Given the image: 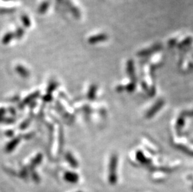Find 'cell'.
<instances>
[{"mask_svg":"<svg viewBox=\"0 0 193 192\" xmlns=\"http://www.w3.org/2000/svg\"><path fill=\"white\" fill-rule=\"evenodd\" d=\"M117 156L113 155L111 156L109 168V181L111 184H115L117 181L116 168H117Z\"/></svg>","mask_w":193,"mask_h":192,"instance_id":"cell-1","label":"cell"},{"mask_svg":"<svg viewBox=\"0 0 193 192\" xmlns=\"http://www.w3.org/2000/svg\"><path fill=\"white\" fill-rule=\"evenodd\" d=\"M108 39V36L106 34H99L92 36L88 38V42L90 44H94L98 43L105 41Z\"/></svg>","mask_w":193,"mask_h":192,"instance_id":"cell-2","label":"cell"},{"mask_svg":"<svg viewBox=\"0 0 193 192\" xmlns=\"http://www.w3.org/2000/svg\"><path fill=\"white\" fill-rule=\"evenodd\" d=\"M79 176L78 175L73 171H66L64 175V179L66 181L70 183H76L79 181Z\"/></svg>","mask_w":193,"mask_h":192,"instance_id":"cell-3","label":"cell"},{"mask_svg":"<svg viewBox=\"0 0 193 192\" xmlns=\"http://www.w3.org/2000/svg\"><path fill=\"white\" fill-rule=\"evenodd\" d=\"M20 138L19 137H17V138H13L7 146V148H6V150L8 152H11L15 147L18 144V143L20 142Z\"/></svg>","mask_w":193,"mask_h":192,"instance_id":"cell-4","label":"cell"},{"mask_svg":"<svg viewBox=\"0 0 193 192\" xmlns=\"http://www.w3.org/2000/svg\"><path fill=\"white\" fill-rule=\"evenodd\" d=\"M66 159L73 168H77L78 165V162L71 153H67L66 154Z\"/></svg>","mask_w":193,"mask_h":192,"instance_id":"cell-5","label":"cell"},{"mask_svg":"<svg viewBox=\"0 0 193 192\" xmlns=\"http://www.w3.org/2000/svg\"><path fill=\"white\" fill-rule=\"evenodd\" d=\"M16 71L23 77H27L30 74L28 71L25 68H24L23 66L21 65H18L17 66Z\"/></svg>","mask_w":193,"mask_h":192,"instance_id":"cell-6","label":"cell"},{"mask_svg":"<svg viewBox=\"0 0 193 192\" xmlns=\"http://www.w3.org/2000/svg\"><path fill=\"white\" fill-rule=\"evenodd\" d=\"M15 38V33H12V32H10V33H7L4 37L2 39V43L3 44H9L12 40Z\"/></svg>","mask_w":193,"mask_h":192,"instance_id":"cell-7","label":"cell"},{"mask_svg":"<svg viewBox=\"0 0 193 192\" xmlns=\"http://www.w3.org/2000/svg\"><path fill=\"white\" fill-rule=\"evenodd\" d=\"M50 3L48 2H43L38 8V13L40 14H45L49 8Z\"/></svg>","mask_w":193,"mask_h":192,"instance_id":"cell-8","label":"cell"},{"mask_svg":"<svg viewBox=\"0 0 193 192\" xmlns=\"http://www.w3.org/2000/svg\"><path fill=\"white\" fill-rule=\"evenodd\" d=\"M96 86L94 85H93L90 87V89H89V92L88 93V98L90 100H93L95 99L96 93Z\"/></svg>","mask_w":193,"mask_h":192,"instance_id":"cell-9","label":"cell"},{"mask_svg":"<svg viewBox=\"0 0 193 192\" xmlns=\"http://www.w3.org/2000/svg\"><path fill=\"white\" fill-rule=\"evenodd\" d=\"M22 23H23L24 26H25L26 28H29V27L31 26V20H30V18L28 17V16H27L26 15H22Z\"/></svg>","mask_w":193,"mask_h":192,"instance_id":"cell-10","label":"cell"},{"mask_svg":"<svg viewBox=\"0 0 193 192\" xmlns=\"http://www.w3.org/2000/svg\"><path fill=\"white\" fill-rule=\"evenodd\" d=\"M25 34V31L23 30V28H19L15 32V38L17 39H21L22 38V37L24 36Z\"/></svg>","mask_w":193,"mask_h":192,"instance_id":"cell-11","label":"cell"},{"mask_svg":"<svg viewBox=\"0 0 193 192\" xmlns=\"http://www.w3.org/2000/svg\"><path fill=\"white\" fill-rule=\"evenodd\" d=\"M41 160H42V155L41 154H39L38 156L36 157L35 158H34L33 162H31V167L33 168L36 165L40 164L41 163Z\"/></svg>","mask_w":193,"mask_h":192,"instance_id":"cell-12","label":"cell"},{"mask_svg":"<svg viewBox=\"0 0 193 192\" xmlns=\"http://www.w3.org/2000/svg\"><path fill=\"white\" fill-rule=\"evenodd\" d=\"M39 95H40V93H39L38 92H35V93L31 94L30 96H29V97H28V98H27L25 100H24L23 103L25 102V103L28 104V103L30 102L31 101H33V99H36L37 97H38Z\"/></svg>","mask_w":193,"mask_h":192,"instance_id":"cell-13","label":"cell"},{"mask_svg":"<svg viewBox=\"0 0 193 192\" xmlns=\"http://www.w3.org/2000/svg\"><path fill=\"white\" fill-rule=\"evenodd\" d=\"M57 87V84L56 82H53L51 83L50 86H49V87L48 89V94H50L51 92V91H53V90H55Z\"/></svg>","mask_w":193,"mask_h":192,"instance_id":"cell-14","label":"cell"},{"mask_svg":"<svg viewBox=\"0 0 193 192\" xmlns=\"http://www.w3.org/2000/svg\"><path fill=\"white\" fill-rule=\"evenodd\" d=\"M51 99H52L51 95L50 94H48V93L47 95H46V96H44V97H43V100H44L45 101H46V102H49V101H50L51 100Z\"/></svg>","mask_w":193,"mask_h":192,"instance_id":"cell-15","label":"cell"},{"mask_svg":"<svg viewBox=\"0 0 193 192\" xmlns=\"http://www.w3.org/2000/svg\"><path fill=\"white\" fill-rule=\"evenodd\" d=\"M57 1L58 2V3H61V2L63 1V0H57Z\"/></svg>","mask_w":193,"mask_h":192,"instance_id":"cell-16","label":"cell"},{"mask_svg":"<svg viewBox=\"0 0 193 192\" xmlns=\"http://www.w3.org/2000/svg\"><path fill=\"white\" fill-rule=\"evenodd\" d=\"M3 1H7V2H8V1H12V0H3Z\"/></svg>","mask_w":193,"mask_h":192,"instance_id":"cell-17","label":"cell"},{"mask_svg":"<svg viewBox=\"0 0 193 192\" xmlns=\"http://www.w3.org/2000/svg\"><path fill=\"white\" fill-rule=\"evenodd\" d=\"M77 192H82L81 191H77Z\"/></svg>","mask_w":193,"mask_h":192,"instance_id":"cell-18","label":"cell"}]
</instances>
